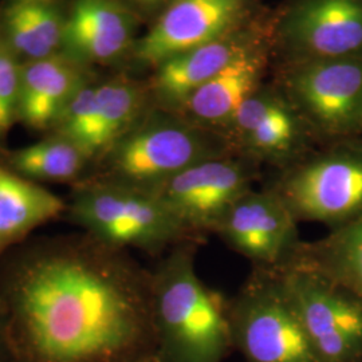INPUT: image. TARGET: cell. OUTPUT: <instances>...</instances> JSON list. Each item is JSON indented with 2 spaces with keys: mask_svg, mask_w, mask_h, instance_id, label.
I'll return each mask as SVG.
<instances>
[{
  "mask_svg": "<svg viewBox=\"0 0 362 362\" xmlns=\"http://www.w3.org/2000/svg\"><path fill=\"white\" fill-rule=\"evenodd\" d=\"M15 362H134L156 354L152 272L83 231L37 235L0 258Z\"/></svg>",
  "mask_w": 362,
  "mask_h": 362,
  "instance_id": "obj_1",
  "label": "cell"
},
{
  "mask_svg": "<svg viewBox=\"0 0 362 362\" xmlns=\"http://www.w3.org/2000/svg\"><path fill=\"white\" fill-rule=\"evenodd\" d=\"M200 245L173 247L151 270L156 354L161 362H223L233 349L228 300L196 272Z\"/></svg>",
  "mask_w": 362,
  "mask_h": 362,
  "instance_id": "obj_2",
  "label": "cell"
},
{
  "mask_svg": "<svg viewBox=\"0 0 362 362\" xmlns=\"http://www.w3.org/2000/svg\"><path fill=\"white\" fill-rule=\"evenodd\" d=\"M236 153L228 137L176 112L152 105L91 165L83 180L155 192L165 181L203 160Z\"/></svg>",
  "mask_w": 362,
  "mask_h": 362,
  "instance_id": "obj_3",
  "label": "cell"
},
{
  "mask_svg": "<svg viewBox=\"0 0 362 362\" xmlns=\"http://www.w3.org/2000/svg\"><path fill=\"white\" fill-rule=\"evenodd\" d=\"M62 219L106 245L163 257L184 242L204 243L152 192L82 180L70 187Z\"/></svg>",
  "mask_w": 362,
  "mask_h": 362,
  "instance_id": "obj_4",
  "label": "cell"
},
{
  "mask_svg": "<svg viewBox=\"0 0 362 362\" xmlns=\"http://www.w3.org/2000/svg\"><path fill=\"white\" fill-rule=\"evenodd\" d=\"M278 194L294 218L334 230L362 216V137L329 143L281 169L264 185Z\"/></svg>",
  "mask_w": 362,
  "mask_h": 362,
  "instance_id": "obj_5",
  "label": "cell"
},
{
  "mask_svg": "<svg viewBox=\"0 0 362 362\" xmlns=\"http://www.w3.org/2000/svg\"><path fill=\"white\" fill-rule=\"evenodd\" d=\"M228 313L233 348L247 362H320L276 269L252 267Z\"/></svg>",
  "mask_w": 362,
  "mask_h": 362,
  "instance_id": "obj_6",
  "label": "cell"
},
{
  "mask_svg": "<svg viewBox=\"0 0 362 362\" xmlns=\"http://www.w3.org/2000/svg\"><path fill=\"white\" fill-rule=\"evenodd\" d=\"M320 362H362V298L290 259L276 269Z\"/></svg>",
  "mask_w": 362,
  "mask_h": 362,
  "instance_id": "obj_7",
  "label": "cell"
},
{
  "mask_svg": "<svg viewBox=\"0 0 362 362\" xmlns=\"http://www.w3.org/2000/svg\"><path fill=\"white\" fill-rule=\"evenodd\" d=\"M291 103L313 136L362 137V57L315 59L291 81Z\"/></svg>",
  "mask_w": 362,
  "mask_h": 362,
  "instance_id": "obj_8",
  "label": "cell"
},
{
  "mask_svg": "<svg viewBox=\"0 0 362 362\" xmlns=\"http://www.w3.org/2000/svg\"><path fill=\"white\" fill-rule=\"evenodd\" d=\"M258 164L239 153L203 160L160 185L157 194L181 223L206 239L233 203L252 189Z\"/></svg>",
  "mask_w": 362,
  "mask_h": 362,
  "instance_id": "obj_9",
  "label": "cell"
},
{
  "mask_svg": "<svg viewBox=\"0 0 362 362\" xmlns=\"http://www.w3.org/2000/svg\"><path fill=\"white\" fill-rule=\"evenodd\" d=\"M298 220L272 189H251L239 197L214 233L259 269H278L294 257L302 239Z\"/></svg>",
  "mask_w": 362,
  "mask_h": 362,
  "instance_id": "obj_10",
  "label": "cell"
},
{
  "mask_svg": "<svg viewBox=\"0 0 362 362\" xmlns=\"http://www.w3.org/2000/svg\"><path fill=\"white\" fill-rule=\"evenodd\" d=\"M246 0H173L151 30L133 46L141 65L157 66L226 33L240 19Z\"/></svg>",
  "mask_w": 362,
  "mask_h": 362,
  "instance_id": "obj_11",
  "label": "cell"
},
{
  "mask_svg": "<svg viewBox=\"0 0 362 362\" xmlns=\"http://www.w3.org/2000/svg\"><path fill=\"white\" fill-rule=\"evenodd\" d=\"M224 134L236 153L257 164L266 160L282 168L302 158L306 139L313 136L293 105L257 93L239 107Z\"/></svg>",
  "mask_w": 362,
  "mask_h": 362,
  "instance_id": "obj_12",
  "label": "cell"
},
{
  "mask_svg": "<svg viewBox=\"0 0 362 362\" xmlns=\"http://www.w3.org/2000/svg\"><path fill=\"white\" fill-rule=\"evenodd\" d=\"M136 16L119 0H74L66 11L62 52L81 64H107L134 46Z\"/></svg>",
  "mask_w": 362,
  "mask_h": 362,
  "instance_id": "obj_13",
  "label": "cell"
},
{
  "mask_svg": "<svg viewBox=\"0 0 362 362\" xmlns=\"http://www.w3.org/2000/svg\"><path fill=\"white\" fill-rule=\"evenodd\" d=\"M287 35L314 61L362 57V0H305L287 21Z\"/></svg>",
  "mask_w": 362,
  "mask_h": 362,
  "instance_id": "obj_14",
  "label": "cell"
},
{
  "mask_svg": "<svg viewBox=\"0 0 362 362\" xmlns=\"http://www.w3.org/2000/svg\"><path fill=\"white\" fill-rule=\"evenodd\" d=\"M88 78V66L65 52L23 64L18 124L43 136L50 133L65 105Z\"/></svg>",
  "mask_w": 362,
  "mask_h": 362,
  "instance_id": "obj_15",
  "label": "cell"
},
{
  "mask_svg": "<svg viewBox=\"0 0 362 362\" xmlns=\"http://www.w3.org/2000/svg\"><path fill=\"white\" fill-rule=\"evenodd\" d=\"M65 209L64 197L0 161V258L26 242L39 227L62 218Z\"/></svg>",
  "mask_w": 362,
  "mask_h": 362,
  "instance_id": "obj_16",
  "label": "cell"
},
{
  "mask_svg": "<svg viewBox=\"0 0 362 362\" xmlns=\"http://www.w3.org/2000/svg\"><path fill=\"white\" fill-rule=\"evenodd\" d=\"M242 54H245L243 47L238 42L220 38L169 58L157 66L156 76L148 88L152 104L177 112L194 90Z\"/></svg>",
  "mask_w": 362,
  "mask_h": 362,
  "instance_id": "obj_17",
  "label": "cell"
},
{
  "mask_svg": "<svg viewBox=\"0 0 362 362\" xmlns=\"http://www.w3.org/2000/svg\"><path fill=\"white\" fill-rule=\"evenodd\" d=\"M258 79L259 61L245 52L194 90L176 113L224 133L239 107L255 94Z\"/></svg>",
  "mask_w": 362,
  "mask_h": 362,
  "instance_id": "obj_18",
  "label": "cell"
},
{
  "mask_svg": "<svg viewBox=\"0 0 362 362\" xmlns=\"http://www.w3.org/2000/svg\"><path fill=\"white\" fill-rule=\"evenodd\" d=\"M65 25L54 1L8 0L0 10V33L22 64L62 52Z\"/></svg>",
  "mask_w": 362,
  "mask_h": 362,
  "instance_id": "obj_19",
  "label": "cell"
},
{
  "mask_svg": "<svg viewBox=\"0 0 362 362\" xmlns=\"http://www.w3.org/2000/svg\"><path fill=\"white\" fill-rule=\"evenodd\" d=\"M0 161L27 180L69 184L83 180L93 161L77 144L65 136L47 133L39 141L26 146L0 149Z\"/></svg>",
  "mask_w": 362,
  "mask_h": 362,
  "instance_id": "obj_20",
  "label": "cell"
},
{
  "mask_svg": "<svg viewBox=\"0 0 362 362\" xmlns=\"http://www.w3.org/2000/svg\"><path fill=\"white\" fill-rule=\"evenodd\" d=\"M362 298V216L314 242H303L294 257Z\"/></svg>",
  "mask_w": 362,
  "mask_h": 362,
  "instance_id": "obj_21",
  "label": "cell"
},
{
  "mask_svg": "<svg viewBox=\"0 0 362 362\" xmlns=\"http://www.w3.org/2000/svg\"><path fill=\"white\" fill-rule=\"evenodd\" d=\"M152 105L149 89L140 86L129 78L116 77L97 82L95 160Z\"/></svg>",
  "mask_w": 362,
  "mask_h": 362,
  "instance_id": "obj_22",
  "label": "cell"
},
{
  "mask_svg": "<svg viewBox=\"0 0 362 362\" xmlns=\"http://www.w3.org/2000/svg\"><path fill=\"white\" fill-rule=\"evenodd\" d=\"M22 65L0 33V149L18 124Z\"/></svg>",
  "mask_w": 362,
  "mask_h": 362,
  "instance_id": "obj_23",
  "label": "cell"
},
{
  "mask_svg": "<svg viewBox=\"0 0 362 362\" xmlns=\"http://www.w3.org/2000/svg\"><path fill=\"white\" fill-rule=\"evenodd\" d=\"M0 362H15L13 348L10 344V338L7 334V329L0 314Z\"/></svg>",
  "mask_w": 362,
  "mask_h": 362,
  "instance_id": "obj_24",
  "label": "cell"
},
{
  "mask_svg": "<svg viewBox=\"0 0 362 362\" xmlns=\"http://www.w3.org/2000/svg\"><path fill=\"white\" fill-rule=\"evenodd\" d=\"M133 4L141 7V8H152L163 3V0H130Z\"/></svg>",
  "mask_w": 362,
  "mask_h": 362,
  "instance_id": "obj_25",
  "label": "cell"
},
{
  "mask_svg": "<svg viewBox=\"0 0 362 362\" xmlns=\"http://www.w3.org/2000/svg\"><path fill=\"white\" fill-rule=\"evenodd\" d=\"M134 362H161L160 361V358L157 357V354H152V356H149V357H145V358H141V360H139V361Z\"/></svg>",
  "mask_w": 362,
  "mask_h": 362,
  "instance_id": "obj_26",
  "label": "cell"
},
{
  "mask_svg": "<svg viewBox=\"0 0 362 362\" xmlns=\"http://www.w3.org/2000/svg\"><path fill=\"white\" fill-rule=\"evenodd\" d=\"M40 1H55V0H40Z\"/></svg>",
  "mask_w": 362,
  "mask_h": 362,
  "instance_id": "obj_27",
  "label": "cell"
}]
</instances>
